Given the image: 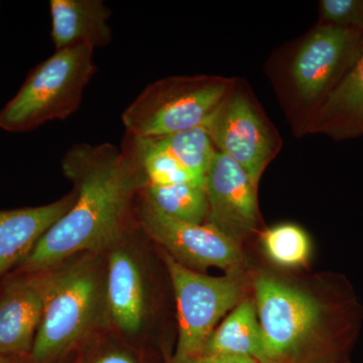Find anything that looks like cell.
I'll list each match as a JSON object with an SVG mask.
<instances>
[{"label": "cell", "instance_id": "obj_1", "mask_svg": "<svg viewBox=\"0 0 363 363\" xmlns=\"http://www.w3.org/2000/svg\"><path fill=\"white\" fill-rule=\"evenodd\" d=\"M61 164L77 197L16 272L45 271L82 253L105 255L138 223L136 201L145 180L123 147L77 143L67 150Z\"/></svg>", "mask_w": 363, "mask_h": 363}, {"label": "cell", "instance_id": "obj_2", "mask_svg": "<svg viewBox=\"0 0 363 363\" xmlns=\"http://www.w3.org/2000/svg\"><path fill=\"white\" fill-rule=\"evenodd\" d=\"M362 40V30L318 23L278 52L271 78L296 135H307L320 109L357 61Z\"/></svg>", "mask_w": 363, "mask_h": 363}, {"label": "cell", "instance_id": "obj_3", "mask_svg": "<svg viewBox=\"0 0 363 363\" xmlns=\"http://www.w3.org/2000/svg\"><path fill=\"white\" fill-rule=\"evenodd\" d=\"M104 255L82 253L43 271L44 312L30 362L51 363L111 326Z\"/></svg>", "mask_w": 363, "mask_h": 363}, {"label": "cell", "instance_id": "obj_4", "mask_svg": "<svg viewBox=\"0 0 363 363\" xmlns=\"http://www.w3.org/2000/svg\"><path fill=\"white\" fill-rule=\"evenodd\" d=\"M93 55L91 48H68L35 66L16 96L0 111V128L28 133L75 113L97 72Z\"/></svg>", "mask_w": 363, "mask_h": 363}, {"label": "cell", "instance_id": "obj_5", "mask_svg": "<svg viewBox=\"0 0 363 363\" xmlns=\"http://www.w3.org/2000/svg\"><path fill=\"white\" fill-rule=\"evenodd\" d=\"M238 78L169 76L143 89L123 111L126 133L157 138L201 128L228 96Z\"/></svg>", "mask_w": 363, "mask_h": 363}, {"label": "cell", "instance_id": "obj_6", "mask_svg": "<svg viewBox=\"0 0 363 363\" xmlns=\"http://www.w3.org/2000/svg\"><path fill=\"white\" fill-rule=\"evenodd\" d=\"M177 305L178 343L173 359L191 363L201 357L208 339L222 318L242 297L243 286L234 274L210 277L179 264L162 252Z\"/></svg>", "mask_w": 363, "mask_h": 363}, {"label": "cell", "instance_id": "obj_7", "mask_svg": "<svg viewBox=\"0 0 363 363\" xmlns=\"http://www.w3.org/2000/svg\"><path fill=\"white\" fill-rule=\"evenodd\" d=\"M255 304L266 363H304L323 320V306L309 294L274 278L257 277Z\"/></svg>", "mask_w": 363, "mask_h": 363}, {"label": "cell", "instance_id": "obj_8", "mask_svg": "<svg viewBox=\"0 0 363 363\" xmlns=\"http://www.w3.org/2000/svg\"><path fill=\"white\" fill-rule=\"evenodd\" d=\"M205 128L218 152L240 164L253 185L277 157L283 142L245 81L238 79Z\"/></svg>", "mask_w": 363, "mask_h": 363}, {"label": "cell", "instance_id": "obj_9", "mask_svg": "<svg viewBox=\"0 0 363 363\" xmlns=\"http://www.w3.org/2000/svg\"><path fill=\"white\" fill-rule=\"evenodd\" d=\"M138 226L164 252L193 271L218 267L229 274L245 264L240 245L210 224L177 220L164 214L143 194L136 201Z\"/></svg>", "mask_w": 363, "mask_h": 363}, {"label": "cell", "instance_id": "obj_10", "mask_svg": "<svg viewBox=\"0 0 363 363\" xmlns=\"http://www.w3.org/2000/svg\"><path fill=\"white\" fill-rule=\"evenodd\" d=\"M206 223L240 243L259 223L257 187L240 164L217 150L205 176Z\"/></svg>", "mask_w": 363, "mask_h": 363}, {"label": "cell", "instance_id": "obj_11", "mask_svg": "<svg viewBox=\"0 0 363 363\" xmlns=\"http://www.w3.org/2000/svg\"><path fill=\"white\" fill-rule=\"evenodd\" d=\"M130 234L105 253L106 301L111 326L126 337L142 333L150 315V291Z\"/></svg>", "mask_w": 363, "mask_h": 363}, {"label": "cell", "instance_id": "obj_12", "mask_svg": "<svg viewBox=\"0 0 363 363\" xmlns=\"http://www.w3.org/2000/svg\"><path fill=\"white\" fill-rule=\"evenodd\" d=\"M44 272H14L0 288V354L30 357L44 312Z\"/></svg>", "mask_w": 363, "mask_h": 363}, {"label": "cell", "instance_id": "obj_13", "mask_svg": "<svg viewBox=\"0 0 363 363\" xmlns=\"http://www.w3.org/2000/svg\"><path fill=\"white\" fill-rule=\"evenodd\" d=\"M76 197L73 189L43 206L0 210V278L25 262L45 233L71 209Z\"/></svg>", "mask_w": 363, "mask_h": 363}, {"label": "cell", "instance_id": "obj_14", "mask_svg": "<svg viewBox=\"0 0 363 363\" xmlns=\"http://www.w3.org/2000/svg\"><path fill=\"white\" fill-rule=\"evenodd\" d=\"M52 40L56 51L74 47L95 50L112 40V11L102 0H51Z\"/></svg>", "mask_w": 363, "mask_h": 363}, {"label": "cell", "instance_id": "obj_15", "mask_svg": "<svg viewBox=\"0 0 363 363\" xmlns=\"http://www.w3.org/2000/svg\"><path fill=\"white\" fill-rule=\"evenodd\" d=\"M310 133L338 142L363 135V40L357 61L320 109L309 126Z\"/></svg>", "mask_w": 363, "mask_h": 363}, {"label": "cell", "instance_id": "obj_16", "mask_svg": "<svg viewBox=\"0 0 363 363\" xmlns=\"http://www.w3.org/2000/svg\"><path fill=\"white\" fill-rule=\"evenodd\" d=\"M214 354L252 357L266 363L262 329L253 301L241 300L216 327L201 357Z\"/></svg>", "mask_w": 363, "mask_h": 363}, {"label": "cell", "instance_id": "obj_17", "mask_svg": "<svg viewBox=\"0 0 363 363\" xmlns=\"http://www.w3.org/2000/svg\"><path fill=\"white\" fill-rule=\"evenodd\" d=\"M123 147L133 156L142 172L145 187L192 184L205 188V181L184 168L155 138H138L126 133Z\"/></svg>", "mask_w": 363, "mask_h": 363}, {"label": "cell", "instance_id": "obj_18", "mask_svg": "<svg viewBox=\"0 0 363 363\" xmlns=\"http://www.w3.org/2000/svg\"><path fill=\"white\" fill-rule=\"evenodd\" d=\"M152 204L177 220L193 224L206 223L207 195L204 187L192 184L147 186L143 189Z\"/></svg>", "mask_w": 363, "mask_h": 363}, {"label": "cell", "instance_id": "obj_19", "mask_svg": "<svg viewBox=\"0 0 363 363\" xmlns=\"http://www.w3.org/2000/svg\"><path fill=\"white\" fill-rule=\"evenodd\" d=\"M190 173L205 181L217 150L205 128H192L168 136L155 138Z\"/></svg>", "mask_w": 363, "mask_h": 363}, {"label": "cell", "instance_id": "obj_20", "mask_svg": "<svg viewBox=\"0 0 363 363\" xmlns=\"http://www.w3.org/2000/svg\"><path fill=\"white\" fill-rule=\"evenodd\" d=\"M262 245L269 259L284 267H298L308 262L311 245L301 227L279 224L264 231Z\"/></svg>", "mask_w": 363, "mask_h": 363}, {"label": "cell", "instance_id": "obj_21", "mask_svg": "<svg viewBox=\"0 0 363 363\" xmlns=\"http://www.w3.org/2000/svg\"><path fill=\"white\" fill-rule=\"evenodd\" d=\"M319 23L363 32V0H321Z\"/></svg>", "mask_w": 363, "mask_h": 363}, {"label": "cell", "instance_id": "obj_22", "mask_svg": "<svg viewBox=\"0 0 363 363\" xmlns=\"http://www.w3.org/2000/svg\"><path fill=\"white\" fill-rule=\"evenodd\" d=\"M89 363H140L133 353L121 348H111L99 353Z\"/></svg>", "mask_w": 363, "mask_h": 363}, {"label": "cell", "instance_id": "obj_23", "mask_svg": "<svg viewBox=\"0 0 363 363\" xmlns=\"http://www.w3.org/2000/svg\"><path fill=\"white\" fill-rule=\"evenodd\" d=\"M191 363H259L255 358L238 355L214 354L202 355Z\"/></svg>", "mask_w": 363, "mask_h": 363}, {"label": "cell", "instance_id": "obj_24", "mask_svg": "<svg viewBox=\"0 0 363 363\" xmlns=\"http://www.w3.org/2000/svg\"><path fill=\"white\" fill-rule=\"evenodd\" d=\"M26 357H18V355L0 354V363H23V358Z\"/></svg>", "mask_w": 363, "mask_h": 363}, {"label": "cell", "instance_id": "obj_25", "mask_svg": "<svg viewBox=\"0 0 363 363\" xmlns=\"http://www.w3.org/2000/svg\"><path fill=\"white\" fill-rule=\"evenodd\" d=\"M167 363H176L175 360L173 359V357L169 358V360H167Z\"/></svg>", "mask_w": 363, "mask_h": 363}]
</instances>
